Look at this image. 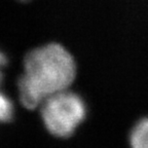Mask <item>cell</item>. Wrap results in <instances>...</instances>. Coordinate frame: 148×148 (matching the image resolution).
<instances>
[{
    "label": "cell",
    "mask_w": 148,
    "mask_h": 148,
    "mask_svg": "<svg viewBox=\"0 0 148 148\" xmlns=\"http://www.w3.org/2000/svg\"><path fill=\"white\" fill-rule=\"evenodd\" d=\"M76 66L71 53L59 43L32 49L24 60V73L18 82L22 105L40 107L51 96L68 90L75 79Z\"/></svg>",
    "instance_id": "cell-1"
},
{
    "label": "cell",
    "mask_w": 148,
    "mask_h": 148,
    "mask_svg": "<svg viewBox=\"0 0 148 148\" xmlns=\"http://www.w3.org/2000/svg\"><path fill=\"white\" fill-rule=\"evenodd\" d=\"M41 116L47 131L59 138L71 136L86 115V106L77 94L62 90L44 100Z\"/></svg>",
    "instance_id": "cell-2"
},
{
    "label": "cell",
    "mask_w": 148,
    "mask_h": 148,
    "mask_svg": "<svg viewBox=\"0 0 148 148\" xmlns=\"http://www.w3.org/2000/svg\"><path fill=\"white\" fill-rule=\"evenodd\" d=\"M130 144L132 148H148V117L140 120L133 127Z\"/></svg>",
    "instance_id": "cell-3"
},
{
    "label": "cell",
    "mask_w": 148,
    "mask_h": 148,
    "mask_svg": "<svg viewBox=\"0 0 148 148\" xmlns=\"http://www.w3.org/2000/svg\"><path fill=\"white\" fill-rule=\"evenodd\" d=\"M14 114V104L8 97L0 92V121L8 123L12 119Z\"/></svg>",
    "instance_id": "cell-4"
},
{
    "label": "cell",
    "mask_w": 148,
    "mask_h": 148,
    "mask_svg": "<svg viewBox=\"0 0 148 148\" xmlns=\"http://www.w3.org/2000/svg\"><path fill=\"white\" fill-rule=\"evenodd\" d=\"M6 63H7L6 57H5V55L2 53V51H0V83H1V81H2V78H3V68L5 67Z\"/></svg>",
    "instance_id": "cell-5"
}]
</instances>
